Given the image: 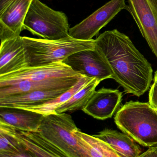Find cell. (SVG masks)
I'll list each match as a JSON object with an SVG mask.
<instances>
[{"mask_svg":"<svg viewBox=\"0 0 157 157\" xmlns=\"http://www.w3.org/2000/svg\"><path fill=\"white\" fill-rule=\"evenodd\" d=\"M95 40V48L108 65L112 78L126 93L143 95L153 81V68L129 36L115 29L105 31Z\"/></svg>","mask_w":157,"mask_h":157,"instance_id":"obj_1","label":"cell"},{"mask_svg":"<svg viewBox=\"0 0 157 157\" xmlns=\"http://www.w3.org/2000/svg\"><path fill=\"white\" fill-rule=\"evenodd\" d=\"M83 75L62 62L27 67L0 76V99L46 89L73 87Z\"/></svg>","mask_w":157,"mask_h":157,"instance_id":"obj_2","label":"cell"},{"mask_svg":"<svg viewBox=\"0 0 157 157\" xmlns=\"http://www.w3.org/2000/svg\"><path fill=\"white\" fill-rule=\"evenodd\" d=\"M114 121L120 130L141 145L157 146V111L149 102H126L117 112Z\"/></svg>","mask_w":157,"mask_h":157,"instance_id":"obj_3","label":"cell"},{"mask_svg":"<svg viewBox=\"0 0 157 157\" xmlns=\"http://www.w3.org/2000/svg\"><path fill=\"white\" fill-rule=\"evenodd\" d=\"M27 67L63 62L70 55L95 48L96 40L76 39L70 36L58 40L22 37Z\"/></svg>","mask_w":157,"mask_h":157,"instance_id":"obj_4","label":"cell"},{"mask_svg":"<svg viewBox=\"0 0 157 157\" xmlns=\"http://www.w3.org/2000/svg\"><path fill=\"white\" fill-rule=\"evenodd\" d=\"M77 128L71 115L54 113L44 115L37 132L66 157H91L74 134Z\"/></svg>","mask_w":157,"mask_h":157,"instance_id":"obj_5","label":"cell"},{"mask_svg":"<svg viewBox=\"0 0 157 157\" xmlns=\"http://www.w3.org/2000/svg\"><path fill=\"white\" fill-rule=\"evenodd\" d=\"M68 17L39 0H33L25 17L23 29L44 39L58 40L69 36Z\"/></svg>","mask_w":157,"mask_h":157,"instance_id":"obj_6","label":"cell"},{"mask_svg":"<svg viewBox=\"0 0 157 157\" xmlns=\"http://www.w3.org/2000/svg\"><path fill=\"white\" fill-rule=\"evenodd\" d=\"M123 9L128 10L125 0H111L82 22L70 28L69 36L76 39L91 40Z\"/></svg>","mask_w":157,"mask_h":157,"instance_id":"obj_7","label":"cell"},{"mask_svg":"<svg viewBox=\"0 0 157 157\" xmlns=\"http://www.w3.org/2000/svg\"><path fill=\"white\" fill-rule=\"evenodd\" d=\"M63 62L74 71L88 78H96L100 81L112 78L108 65L95 48L76 52Z\"/></svg>","mask_w":157,"mask_h":157,"instance_id":"obj_8","label":"cell"},{"mask_svg":"<svg viewBox=\"0 0 157 157\" xmlns=\"http://www.w3.org/2000/svg\"><path fill=\"white\" fill-rule=\"evenodd\" d=\"M128 11L157 58V0H128Z\"/></svg>","mask_w":157,"mask_h":157,"instance_id":"obj_9","label":"cell"},{"mask_svg":"<svg viewBox=\"0 0 157 157\" xmlns=\"http://www.w3.org/2000/svg\"><path fill=\"white\" fill-rule=\"evenodd\" d=\"M33 0H12L0 13L1 42L20 36L25 17Z\"/></svg>","mask_w":157,"mask_h":157,"instance_id":"obj_10","label":"cell"},{"mask_svg":"<svg viewBox=\"0 0 157 157\" xmlns=\"http://www.w3.org/2000/svg\"><path fill=\"white\" fill-rule=\"evenodd\" d=\"M122 93L117 89L102 88L96 91L82 110L95 119L111 118L120 106Z\"/></svg>","mask_w":157,"mask_h":157,"instance_id":"obj_11","label":"cell"},{"mask_svg":"<svg viewBox=\"0 0 157 157\" xmlns=\"http://www.w3.org/2000/svg\"><path fill=\"white\" fill-rule=\"evenodd\" d=\"M44 116L25 109L0 107V123L24 132H37Z\"/></svg>","mask_w":157,"mask_h":157,"instance_id":"obj_12","label":"cell"},{"mask_svg":"<svg viewBox=\"0 0 157 157\" xmlns=\"http://www.w3.org/2000/svg\"><path fill=\"white\" fill-rule=\"evenodd\" d=\"M27 67L22 36L1 42L0 76Z\"/></svg>","mask_w":157,"mask_h":157,"instance_id":"obj_13","label":"cell"},{"mask_svg":"<svg viewBox=\"0 0 157 157\" xmlns=\"http://www.w3.org/2000/svg\"><path fill=\"white\" fill-rule=\"evenodd\" d=\"M13 135L34 157H66L38 132H24L11 127Z\"/></svg>","mask_w":157,"mask_h":157,"instance_id":"obj_14","label":"cell"},{"mask_svg":"<svg viewBox=\"0 0 157 157\" xmlns=\"http://www.w3.org/2000/svg\"><path fill=\"white\" fill-rule=\"evenodd\" d=\"M70 89L59 88L39 90L19 96L0 99V107L26 109L56 98Z\"/></svg>","mask_w":157,"mask_h":157,"instance_id":"obj_15","label":"cell"},{"mask_svg":"<svg viewBox=\"0 0 157 157\" xmlns=\"http://www.w3.org/2000/svg\"><path fill=\"white\" fill-rule=\"evenodd\" d=\"M94 136L107 143L120 157H137L142 154L139 145L125 133L106 129Z\"/></svg>","mask_w":157,"mask_h":157,"instance_id":"obj_16","label":"cell"},{"mask_svg":"<svg viewBox=\"0 0 157 157\" xmlns=\"http://www.w3.org/2000/svg\"><path fill=\"white\" fill-rule=\"evenodd\" d=\"M74 134L80 145L91 157H120L115 151L104 141L81 132L78 128Z\"/></svg>","mask_w":157,"mask_h":157,"instance_id":"obj_17","label":"cell"},{"mask_svg":"<svg viewBox=\"0 0 157 157\" xmlns=\"http://www.w3.org/2000/svg\"><path fill=\"white\" fill-rule=\"evenodd\" d=\"M100 82L96 78H93L89 83L76 93L69 100L55 109L54 113H63L66 112L83 110L96 91V88Z\"/></svg>","mask_w":157,"mask_h":157,"instance_id":"obj_18","label":"cell"},{"mask_svg":"<svg viewBox=\"0 0 157 157\" xmlns=\"http://www.w3.org/2000/svg\"><path fill=\"white\" fill-rule=\"evenodd\" d=\"M93 78L83 76L78 82L69 90L65 92L56 98L49 101L44 104L30 107L25 109L41 113L43 115L54 113L55 109L69 100L76 93L89 83Z\"/></svg>","mask_w":157,"mask_h":157,"instance_id":"obj_19","label":"cell"},{"mask_svg":"<svg viewBox=\"0 0 157 157\" xmlns=\"http://www.w3.org/2000/svg\"><path fill=\"white\" fill-rule=\"evenodd\" d=\"M19 149L13 151H0V157H34L22 144Z\"/></svg>","mask_w":157,"mask_h":157,"instance_id":"obj_20","label":"cell"},{"mask_svg":"<svg viewBox=\"0 0 157 157\" xmlns=\"http://www.w3.org/2000/svg\"><path fill=\"white\" fill-rule=\"evenodd\" d=\"M149 102L151 106L157 110V80L154 81L149 93Z\"/></svg>","mask_w":157,"mask_h":157,"instance_id":"obj_21","label":"cell"},{"mask_svg":"<svg viewBox=\"0 0 157 157\" xmlns=\"http://www.w3.org/2000/svg\"><path fill=\"white\" fill-rule=\"evenodd\" d=\"M137 157H157V146L149 147V149Z\"/></svg>","mask_w":157,"mask_h":157,"instance_id":"obj_22","label":"cell"},{"mask_svg":"<svg viewBox=\"0 0 157 157\" xmlns=\"http://www.w3.org/2000/svg\"><path fill=\"white\" fill-rule=\"evenodd\" d=\"M12 0H0V13L2 12Z\"/></svg>","mask_w":157,"mask_h":157,"instance_id":"obj_23","label":"cell"},{"mask_svg":"<svg viewBox=\"0 0 157 157\" xmlns=\"http://www.w3.org/2000/svg\"><path fill=\"white\" fill-rule=\"evenodd\" d=\"M157 80V71L155 73V77H154V81Z\"/></svg>","mask_w":157,"mask_h":157,"instance_id":"obj_24","label":"cell"},{"mask_svg":"<svg viewBox=\"0 0 157 157\" xmlns=\"http://www.w3.org/2000/svg\"><path fill=\"white\" fill-rule=\"evenodd\" d=\"M155 110H156V111H157V110H156V109H155Z\"/></svg>","mask_w":157,"mask_h":157,"instance_id":"obj_25","label":"cell"}]
</instances>
